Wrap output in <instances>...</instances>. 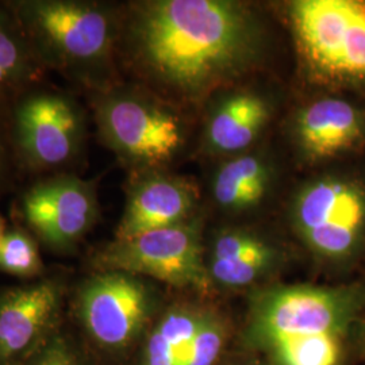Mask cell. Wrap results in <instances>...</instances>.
<instances>
[{
  "label": "cell",
  "mask_w": 365,
  "mask_h": 365,
  "mask_svg": "<svg viewBox=\"0 0 365 365\" xmlns=\"http://www.w3.org/2000/svg\"><path fill=\"white\" fill-rule=\"evenodd\" d=\"M141 75L197 93L255 58L260 33L248 9L227 0H149L130 6L119 39Z\"/></svg>",
  "instance_id": "6da1fadb"
},
{
  "label": "cell",
  "mask_w": 365,
  "mask_h": 365,
  "mask_svg": "<svg viewBox=\"0 0 365 365\" xmlns=\"http://www.w3.org/2000/svg\"><path fill=\"white\" fill-rule=\"evenodd\" d=\"M39 61L71 83L98 92L110 88L120 16L90 0H7Z\"/></svg>",
  "instance_id": "7a4b0ae2"
},
{
  "label": "cell",
  "mask_w": 365,
  "mask_h": 365,
  "mask_svg": "<svg viewBox=\"0 0 365 365\" xmlns=\"http://www.w3.org/2000/svg\"><path fill=\"white\" fill-rule=\"evenodd\" d=\"M365 310V288L280 286L260 294L252 309V330L268 351L321 336L351 337Z\"/></svg>",
  "instance_id": "3957f363"
},
{
  "label": "cell",
  "mask_w": 365,
  "mask_h": 365,
  "mask_svg": "<svg viewBox=\"0 0 365 365\" xmlns=\"http://www.w3.org/2000/svg\"><path fill=\"white\" fill-rule=\"evenodd\" d=\"M9 118L22 170L66 173L81 156L87 118L71 95L43 88L41 84L10 106Z\"/></svg>",
  "instance_id": "277c9868"
},
{
  "label": "cell",
  "mask_w": 365,
  "mask_h": 365,
  "mask_svg": "<svg viewBox=\"0 0 365 365\" xmlns=\"http://www.w3.org/2000/svg\"><path fill=\"white\" fill-rule=\"evenodd\" d=\"M289 18L300 53L327 83L365 84V1L298 0Z\"/></svg>",
  "instance_id": "5b68a950"
},
{
  "label": "cell",
  "mask_w": 365,
  "mask_h": 365,
  "mask_svg": "<svg viewBox=\"0 0 365 365\" xmlns=\"http://www.w3.org/2000/svg\"><path fill=\"white\" fill-rule=\"evenodd\" d=\"M91 93L99 135L120 160L152 170L170 163L180 150L182 123L155 99L118 87Z\"/></svg>",
  "instance_id": "8992f818"
},
{
  "label": "cell",
  "mask_w": 365,
  "mask_h": 365,
  "mask_svg": "<svg viewBox=\"0 0 365 365\" xmlns=\"http://www.w3.org/2000/svg\"><path fill=\"white\" fill-rule=\"evenodd\" d=\"M96 265L101 271L148 276L173 287L196 291H207L212 280L195 221L115 240L96 256Z\"/></svg>",
  "instance_id": "52a82bcc"
},
{
  "label": "cell",
  "mask_w": 365,
  "mask_h": 365,
  "mask_svg": "<svg viewBox=\"0 0 365 365\" xmlns=\"http://www.w3.org/2000/svg\"><path fill=\"white\" fill-rule=\"evenodd\" d=\"M294 226L317 256L351 260L364 247L365 190L349 179L327 176L307 184L294 203Z\"/></svg>",
  "instance_id": "ba28073f"
},
{
  "label": "cell",
  "mask_w": 365,
  "mask_h": 365,
  "mask_svg": "<svg viewBox=\"0 0 365 365\" xmlns=\"http://www.w3.org/2000/svg\"><path fill=\"white\" fill-rule=\"evenodd\" d=\"M19 211L30 232L51 248L64 250L98 221V192L93 182L72 172L49 175L24 192Z\"/></svg>",
  "instance_id": "9c48e42d"
},
{
  "label": "cell",
  "mask_w": 365,
  "mask_h": 365,
  "mask_svg": "<svg viewBox=\"0 0 365 365\" xmlns=\"http://www.w3.org/2000/svg\"><path fill=\"white\" fill-rule=\"evenodd\" d=\"M153 297L140 276L99 271L78 289L80 319L92 339L106 348H123L140 334L152 312Z\"/></svg>",
  "instance_id": "30bf717a"
},
{
  "label": "cell",
  "mask_w": 365,
  "mask_h": 365,
  "mask_svg": "<svg viewBox=\"0 0 365 365\" xmlns=\"http://www.w3.org/2000/svg\"><path fill=\"white\" fill-rule=\"evenodd\" d=\"M64 287L42 279L0 292V365H22L49 339L61 310Z\"/></svg>",
  "instance_id": "8fae6325"
},
{
  "label": "cell",
  "mask_w": 365,
  "mask_h": 365,
  "mask_svg": "<svg viewBox=\"0 0 365 365\" xmlns=\"http://www.w3.org/2000/svg\"><path fill=\"white\" fill-rule=\"evenodd\" d=\"M197 200L195 185L182 178L148 172L131 185L115 240H128L190 221Z\"/></svg>",
  "instance_id": "7c38bea8"
},
{
  "label": "cell",
  "mask_w": 365,
  "mask_h": 365,
  "mask_svg": "<svg viewBox=\"0 0 365 365\" xmlns=\"http://www.w3.org/2000/svg\"><path fill=\"white\" fill-rule=\"evenodd\" d=\"M363 114L346 101L325 98L307 106L297 120V137L303 153L312 160L337 156L364 135Z\"/></svg>",
  "instance_id": "4fadbf2b"
},
{
  "label": "cell",
  "mask_w": 365,
  "mask_h": 365,
  "mask_svg": "<svg viewBox=\"0 0 365 365\" xmlns=\"http://www.w3.org/2000/svg\"><path fill=\"white\" fill-rule=\"evenodd\" d=\"M46 72L9 1H0V107L41 86Z\"/></svg>",
  "instance_id": "5bb4252c"
},
{
  "label": "cell",
  "mask_w": 365,
  "mask_h": 365,
  "mask_svg": "<svg viewBox=\"0 0 365 365\" xmlns=\"http://www.w3.org/2000/svg\"><path fill=\"white\" fill-rule=\"evenodd\" d=\"M269 114V107L259 95L245 92L227 98L210 119V148L220 153L242 152L259 137Z\"/></svg>",
  "instance_id": "9a60e30c"
},
{
  "label": "cell",
  "mask_w": 365,
  "mask_h": 365,
  "mask_svg": "<svg viewBox=\"0 0 365 365\" xmlns=\"http://www.w3.org/2000/svg\"><path fill=\"white\" fill-rule=\"evenodd\" d=\"M271 184L269 165L255 155L235 157L217 172L212 194L223 209L242 211L255 207Z\"/></svg>",
  "instance_id": "2e32d148"
},
{
  "label": "cell",
  "mask_w": 365,
  "mask_h": 365,
  "mask_svg": "<svg viewBox=\"0 0 365 365\" xmlns=\"http://www.w3.org/2000/svg\"><path fill=\"white\" fill-rule=\"evenodd\" d=\"M205 314L172 309L157 324L145 345L143 365H185Z\"/></svg>",
  "instance_id": "e0dca14e"
},
{
  "label": "cell",
  "mask_w": 365,
  "mask_h": 365,
  "mask_svg": "<svg viewBox=\"0 0 365 365\" xmlns=\"http://www.w3.org/2000/svg\"><path fill=\"white\" fill-rule=\"evenodd\" d=\"M43 269L38 247L22 227L6 230L0 242V271L18 277H36Z\"/></svg>",
  "instance_id": "ac0fdd59"
},
{
  "label": "cell",
  "mask_w": 365,
  "mask_h": 365,
  "mask_svg": "<svg viewBox=\"0 0 365 365\" xmlns=\"http://www.w3.org/2000/svg\"><path fill=\"white\" fill-rule=\"evenodd\" d=\"M274 260V249H265L237 260H211L210 276L225 287H245L264 274Z\"/></svg>",
  "instance_id": "d6986e66"
},
{
  "label": "cell",
  "mask_w": 365,
  "mask_h": 365,
  "mask_svg": "<svg viewBox=\"0 0 365 365\" xmlns=\"http://www.w3.org/2000/svg\"><path fill=\"white\" fill-rule=\"evenodd\" d=\"M223 327L217 318L205 314L185 365H214L223 346Z\"/></svg>",
  "instance_id": "ffe728a7"
},
{
  "label": "cell",
  "mask_w": 365,
  "mask_h": 365,
  "mask_svg": "<svg viewBox=\"0 0 365 365\" xmlns=\"http://www.w3.org/2000/svg\"><path fill=\"white\" fill-rule=\"evenodd\" d=\"M268 248L269 245L257 235L242 230H227L214 241L211 260H237Z\"/></svg>",
  "instance_id": "44dd1931"
},
{
  "label": "cell",
  "mask_w": 365,
  "mask_h": 365,
  "mask_svg": "<svg viewBox=\"0 0 365 365\" xmlns=\"http://www.w3.org/2000/svg\"><path fill=\"white\" fill-rule=\"evenodd\" d=\"M9 110L0 107V196L13 187L18 172L22 170L14 146Z\"/></svg>",
  "instance_id": "7402d4cb"
},
{
  "label": "cell",
  "mask_w": 365,
  "mask_h": 365,
  "mask_svg": "<svg viewBox=\"0 0 365 365\" xmlns=\"http://www.w3.org/2000/svg\"><path fill=\"white\" fill-rule=\"evenodd\" d=\"M22 365H81L66 339L51 336Z\"/></svg>",
  "instance_id": "603a6c76"
},
{
  "label": "cell",
  "mask_w": 365,
  "mask_h": 365,
  "mask_svg": "<svg viewBox=\"0 0 365 365\" xmlns=\"http://www.w3.org/2000/svg\"><path fill=\"white\" fill-rule=\"evenodd\" d=\"M360 339L363 342V345L365 344V315L363 317V321H361V327H360Z\"/></svg>",
  "instance_id": "cb8c5ba5"
},
{
  "label": "cell",
  "mask_w": 365,
  "mask_h": 365,
  "mask_svg": "<svg viewBox=\"0 0 365 365\" xmlns=\"http://www.w3.org/2000/svg\"><path fill=\"white\" fill-rule=\"evenodd\" d=\"M6 233V227H4V221H3V218L0 217V242H1V238H3V235Z\"/></svg>",
  "instance_id": "d4e9b609"
},
{
  "label": "cell",
  "mask_w": 365,
  "mask_h": 365,
  "mask_svg": "<svg viewBox=\"0 0 365 365\" xmlns=\"http://www.w3.org/2000/svg\"><path fill=\"white\" fill-rule=\"evenodd\" d=\"M364 351H365V344H364Z\"/></svg>",
  "instance_id": "484cf974"
}]
</instances>
